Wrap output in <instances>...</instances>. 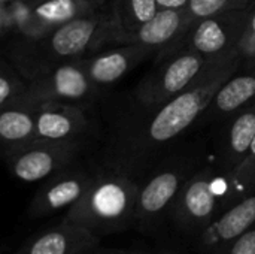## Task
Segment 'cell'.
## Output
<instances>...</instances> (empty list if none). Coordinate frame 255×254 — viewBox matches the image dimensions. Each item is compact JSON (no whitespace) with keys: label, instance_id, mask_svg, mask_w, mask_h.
Wrapping results in <instances>:
<instances>
[{"label":"cell","instance_id":"obj_1","mask_svg":"<svg viewBox=\"0 0 255 254\" xmlns=\"http://www.w3.org/2000/svg\"><path fill=\"white\" fill-rule=\"evenodd\" d=\"M241 61L236 52L214 60L185 91L167 103L154 109H139L123 132L112 171L140 183L197 124L205 108Z\"/></svg>","mask_w":255,"mask_h":254},{"label":"cell","instance_id":"obj_2","mask_svg":"<svg viewBox=\"0 0 255 254\" xmlns=\"http://www.w3.org/2000/svg\"><path fill=\"white\" fill-rule=\"evenodd\" d=\"M209 162L205 136L181 139L139 183L134 228L145 234L158 229L184 186Z\"/></svg>","mask_w":255,"mask_h":254},{"label":"cell","instance_id":"obj_3","mask_svg":"<svg viewBox=\"0 0 255 254\" xmlns=\"http://www.w3.org/2000/svg\"><path fill=\"white\" fill-rule=\"evenodd\" d=\"M139 183L111 171L94 177L84 196L67 210L64 220L79 225L97 237L134 228Z\"/></svg>","mask_w":255,"mask_h":254},{"label":"cell","instance_id":"obj_4","mask_svg":"<svg viewBox=\"0 0 255 254\" xmlns=\"http://www.w3.org/2000/svg\"><path fill=\"white\" fill-rule=\"evenodd\" d=\"M226 192L227 177L209 162L184 186L167 220L179 234L196 240L221 214Z\"/></svg>","mask_w":255,"mask_h":254},{"label":"cell","instance_id":"obj_5","mask_svg":"<svg viewBox=\"0 0 255 254\" xmlns=\"http://www.w3.org/2000/svg\"><path fill=\"white\" fill-rule=\"evenodd\" d=\"M209 63L200 54L184 46L154 57L152 67L134 90L137 108L154 109L167 103L185 91Z\"/></svg>","mask_w":255,"mask_h":254},{"label":"cell","instance_id":"obj_6","mask_svg":"<svg viewBox=\"0 0 255 254\" xmlns=\"http://www.w3.org/2000/svg\"><path fill=\"white\" fill-rule=\"evenodd\" d=\"M248 13L250 7L194 21L188 25L179 46L200 54L208 61L220 60L235 54L245 31Z\"/></svg>","mask_w":255,"mask_h":254},{"label":"cell","instance_id":"obj_7","mask_svg":"<svg viewBox=\"0 0 255 254\" xmlns=\"http://www.w3.org/2000/svg\"><path fill=\"white\" fill-rule=\"evenodd\" d=\"M214 160L218 172L230 178L248 157L255 139V100L227 117L212 130Z\"/></svg>","mask_w":255,"mask_h":254},{"label":"cell","instance_id":"obj_8","mask_svg":"<svg viewBox=\"0 0 255 254\" xmlns=\"http://www.w3.org/2000/svg\"><path fill=\"white\" fill-rule=\"evenodd\" d=\"M255 100V58L242 60L218 88L196 126L214 130L227 117Z\"/></svg>","mask_w":255,"mask_h":254},{"label":"cell","instance_id":"obj_9","mask_svg":"<svg viewBox=\"0 0 255 254\" xmlns=\"http://www.w3.org/2000/svg\"><path fill=\"white\" fill-rule=\"evenodd\" d=\"M100 240L88 229L63 220L30 238L12 254H88L100 244Z\"/></svg>","mask_w":255,"mask_h":254},{"label":"cell","instance_id":"obj_10","mask_svg":"<svg viewBox=\"0 0 255 254\" xmlns=\"http://www.w3.org/2000/svg\"><path fill=\"white\" fill-rule=\"evenodd\" d=\"M188 28L185 9H158V12L143 24L130 43H140L151 48L155 57L172 51L181 45Z\"/></svg>","mask_w":255,"mask_h":254},{"label":"cell","instance_id":"obj_11","mask_svg":"<svg viewBox=\"0 0 255 254\" xmlns=\"http://www.w3.org/2000/svg\"><path fill=\"white\" fill-rule=\"evenodd\" d=\"M149 57H155L151 48L140 43H126L91 60L87 67V75L97 85H111Z\"/></svg>","mask_w":255,"mask_h":254},{"label":"cell","instance_id":"obj_12","mask_svg":"<svg viewBox=\"0 0 255 254\" xmlns=\"http://www.w3.org/2000/svg\"><path fill=\"white\" fill-rule=\"evenodd\" d=\"M103 33H108L114 37L111 16L102 18L100 15H93L73 18L55 30L51 45L58 55L69 57L85 51L88 45Z\"/></svg>","mask_w":255,"mask_h":254},{"label":"cell","instance_id":"obj_13","mask_svg":"<svg viewBox=\"0 0 255 254\" xmlns=\"http://www.w3.org/2000/svg\"><path fill=\"white\" fill-rule=\"evenodd\" d=\"M91 183L93 178L76 175L61 178L49 184L33 199L30 207V216L37 219L51 216L63 210H69L84 196Z\"/></svg>","mask_w":255,"mask_h":254},{"label":"cell","instance_id":"obj_14","mask_svg":"<svg viewBox=\"0 0 255 254\" xmlns=\"http://www.w3.org/2000/svg\"><path fill=\"white\" fill-rule=\"evenodd\" d=\"M158 9L155 0H115L111 13L114 37L120 42L130 43L137 30L146 24Z\"/></svg>","mask_w":255,"mask_h":254},{"label":"cell","instance_id":"obj_15","mask_svg":"<svg viewBox=\"0 0 255 254\" xmlns=\"http://www.w3.org/2000/svg\"><path fill=\"white\" fill-rule=\"evenodd\" d=\"M57 166L58 159L49 150H30L15 160L13 174L21 181L34 183L51 175Z\"/></svg>","mask_w":255,"mask_h":254},{"label":"cell","instance_id":"obj_16","mask_svg":"<svg viewBox=\"0 0 255 254\" xmlns=\"http://www.w3.org/2000/svg\"><path fill=\"white\" fill-rule=\"evenodd\" d=\"M253 192H255V139L248 157L233 172V175L227 178V192L223 201V211Z\"/></svg>","mask_w":255,"mask_h":254},{"label":"cell","instance_id":"obj_17","mask_svg":"<svg viewBox=\"0 0 255 254\" xmlns=\"http://www.w3.org/2000/svg\"><path fill=\"white\" fill-rule=\"evenodd\" d=\"M90 78L75 66H61L54 73L55 91L67 99H82L90 91Z\"/></svg>","mask_w":255,"mask_h":254},{"label":"cell","instance_id":"obj_18","mask_svg":"<svg viewBox=\"0 0 255 254\" xmlns=\"http://www.w3.org/2000/svg\"><path fill=\"white\" fill-rule=\"evenodd\" d=\"M93 6L90 0H48L36 7V15L49 22L70 21L79 12H87Z\"/></svg>","mask_w":255,"mask_h":254},{"label":"cell","instance_id":"obj_19","mask_svg":"<svg viewBox=\"0 0 255 254\" xmlns=\"http://www.w3.org/2000/svg\"><path fill=\"white\" fill-rule=\"evenodd\" d=\"M253 0H188L187 4V16H188V25L194 21L230 12V10H239L250 7Z\"/></svg>","mask_w":255,"mask_h":254},{"label":"cell","instance_id":"obj_20","mask_svg":"<svg viewBox=\"0 0 255 254\" xmlns=\"http://www.w3.org/2000/svg\"><path fill=\"white\" fill-rule=\"evenodd\" d=\"M33 118L25 112L6 111L0 114V136L4 141H21L33 132Z\"/></svg>","mask_w":255,"mask_h":254},{"label":"cell","instance_id":"obj_21","mask_svg":"<svg viewBox=\"0 0 255 254\" xmlns=\"http://www.w3.org/2000/svg\"><path fill=\"white\" fill-rule=\"evenodd\" d=\"M36 130L46 139H61L72 133L73 120L58 112H43L36 121Z\"/></svg>","mask_w":255,"mask_h":254},{"label":"cell","instance_id":"obj_22","mask_svg":"<svg viewBox=\"0 0 255 254\" xmlns=\"http://www.w3.org/2000/svg\"><path fill=\"white\" fill-rule=\"evenodd\" d=\"M236 52L242 60H250L255 58V1L250 6V13L247 19V27L245 31L238 43Z\"/></svg>","mask_w":255,"mask_h":254},{"label":"cell","instance_id":"obj_23","mask_svg":"<svg viewBox=\"0 0 255 254\" xmlns=\"http://www.w3.org/2000/svg\"><path fill=\"white\" fill-rule=\"evenodd\" d=\"M224 254H255V225L233 241Z\"/></svg>","mask_w":255,"mask_h":254},{"label":"cell","instance_id":"obj_24","mask_svg":"<svg viewBox=\"0 0 255 254\" xmlns=\"http://www.w3.org/2000/svg\"><path fill=\"white\" fill-rule=\"evenodd\" d=\"M160 9H187L188 0H155Z\"/></svg>","mask_w":255,"mask_h":254},{"label":"cell","instance_id":"obj_25","mask_svg":"<svg viewBox=\"0 0 255 254\" xmlns=\"http://www.w3.org/2000/svg\"><path fill=\"white\" fill-rule=\"evenodd\" d=\"M10 91H12L10 82L6 78L0 76V105L10 96Z\"/></svg>","mask_w":255,"mask_h":254},{"label":"cell","instance_id":"obj_26","mask_svg":"<svg viewBox=\"0 0 255 254\" xmlns=\"http://www.w3.org/2000/svg\"><path fill=\"white\" fill-rule=\"evenodd\" d=\"M97 254H149L146 252H137V250H108Z\"/></svg>","mask_w":255,"mask_h":254},{"label":"cell","instance_id":"obj_27","mask_svg":"<svg viewBox=\"0 0 255 254\" xmlns=\"http://www.w3.org/2000/svg\"><path fill=\"white\" fill-rule=\"evenodd\" d=\"M253 1H255V0H253Z\"/></svg>","mask_w":255,"mask_h":254}]
</instances>
